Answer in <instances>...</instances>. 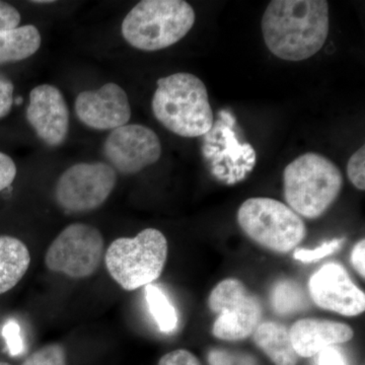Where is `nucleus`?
Segmentation results:
<instances>
[{
  "instance_id": "nucleus-1",
  "label": "nucleus",
  "mask_w": 365,
  "mask_h": 365,
  "mask_svg": "<svg viewBox=\"0 0 365 365\" xmlns=\"http://www.w3.org/2000/svg\"><path fill=\"white\" fill-rule=\"evenodd\" d=\"M330 28L326 0H273L262 19L269 51L287 61H302L325 45Z\"/></svg>"
},
{
  "instance_id": "nucleus-2",
  "label": "nucleus",
  "mask_w": 365,
  "mask_h": 365,
  "mask_svg": "<svg viewBox=\"0 0 365 365\" xmlns=\"http://www.w3.org/2000/svg\"><path fill=\"white\" fill-rule=\"evenodd\" d=\"M151 108L158 121L179 136H203L213 126L207 88L200 78L188 72L158 79Z\"/></svg>"
},
{
  "instance_id": "nucleus-3",
  "label": "nucleus",
  "mask_w": 365,
  "mask_h": 365,
  "mask_svg": "<svg viewBox=\"0 0 365 365\" xmlns=\"http://www.w3.org/2000/svg\"><path fill=\"white\" fill-rule=\"evenodd\" d=\"M283 185L288 207L299 216L316 220L325 215L339 196L343 175L328 158L307 153L285 168Z\"/></svg>"
},
{
  "instance_id": "nucleus-4",
  "label": "nucleus",
  "mask_w": 365,
  "mask_h": 365,
  "mask_svg": "<svg viewBox=\"0 0 365 365\" xmlns=\"http://www.w3.org/2000/svg\"><path fill=\"white\" fill-rule=\"evenodd\" d=\"M195 20L193 7L184 0H143L125 16L122 36L136 49L158 51L181 41Z\"/></svg>"
},
{
  "instance_id": "nucleus-5",
  "label": "nucleus",
  "mask_w": 365,
  "mask_h": 365,
  "mask_svg": "<svg viewBox=\"0 0 365 365\" xmlns=\"http://www.w3.org/2000/svg\"><path fill=\"white\" fill-rule=\"evenodd\" d=\"M167 259V239L155 228L141 230L135 237L115 240L105 255L110 275L127 292L158 279Z\"/></svg>"
},
{
  "instance_id": "nucleus-6",
  "label": "nucleus",
  "mask_w": 365,
  "mask_h": 365,
  "mask_svg": "<svg viewBox=\"0 0 365 365\" xmlns=\"http://www.w3.org/2000/svg\"><path fill=\"white\" fill-rule=\"evenodd\" d=\"M237 222L250 239L276 253H288L307 235L306 225L297 213L265 197L245 201L237 211Z\"/></svg>"
},
{
  "instance_id": "nucleus-7",
  "label": "nucleus",
  "mask_w": 365,
  "mask_h": 365,
  "mask_svg": "<svg viewBox=\"0 0 365 365\" xmlns=\"http://www.w3.org/2000/svg\"><path fill=\"white\" fill-rule=\"evenodd\" d=\"M105 240L97 227L72 223L50 245L45 265L50 271L71 278H86L100 267L104 258Z\"/></svg>"
},
{
  "instance_id": "nucleus-8",
  "label": "nucleus",
  "mask_w": 365,
  "mask_h": 365,
  "mask_svg": "<svg viewBox=\"0 0 365 365\" xmlns=\"http://www.w3.org/2000/svg\"><path fill=\"white\" fill-rule=\"evenodd\" d=\"M208 307L217 316L213 323V335L225 341L246 339L255 332L262 318L258 297L235 278L220 281L213 288Z\"/></svg>"
},
{
  "instance_id": "nucleus-9",
  "label": "nucleus",
  "mask_w": 365,
  "mask_h": 365,
  "mask_svg": "<svg viewBox=\"0 0 365 365\" xmlns=\"http://www.w3.org/2000/svg\"><path fill=\"white\" fill-rule=\"evenodd\" d=\"M116 182V170L109 163H76L60 176L55 198L66 212H88L107 201Z\"/></svg>"
},
{
  "instance_id": "nucleus-10",
  "label": "nucleus",
  "mask_w": 365,
  "mask_h": 365,
  "mask_svg": "<svg viewBox=\"0 0 365 365\" xmlns=\"http://www.w3.org/2000/svg\"><path fill=\"white\" fill-rule=\"evenodd\" d=\"M104 155L113 169L133 175L153 165L162 155V144L155 131L139 124L112 130L106 139Z\"/></svg>"
},
{
  "instance_id": "nucleus-11",
  "label": "nucleus",
  "mask_w": 365,
  "mask_h": 365,
  "mask_svg": "<svg viewBox=\"0 0 365 365\" xmlns=\"http://www.w3.org/2000/svg\"><path fill=\"white\" fill-rule=\"evenodd\" d=\"M309 294L317 306L346 317L365 311V294L340 264L328 263L312 276Z\"/></svg>"
},
{
  "instance_id": "nucleus-12",
  "label": "nucleus",
  "mask_w": 365,
  "mask_h": 365,
  "mask_svg": "<svg viewBox=\"0 0 365 365\" xmlns=\"http://www.w3.org/2000/svg\"><path fill=\"white\" fill-rule=\"evenodd\" d=\"M74 109L78 119L96 130H114L127 125L131 118L126 91L112 83L79 93Z\"/></svg>"
},
{
  "instance_id": "nucleus-13",
  "label": "nucleus",
  "mask_w": 365,
  "mask_h": 365,
  "mask_svg": "<svg viewBox=\"0 0 365 365\" xmlns=\"http://www.w3.org/2000/svg\"><path fill=\"white\" fill-rule=\"evenodd\" d=\"M26 120L37 136L47 145L56 148L67 138L69 111L63 93L51 85H41L30 93Z\"/></svg>"
},
{
  "instance_id": "nucleus-14",
  "label": "nucleus",
  "mask_w": 365,
  "mask_h": 365,
  "mask_svg": "<svg viewBox=\"0 0 365 365\" xmlns=\"http://www.w3.org/2000/svg\"><path fill=\"white\" fill-rule=\"evenodd\" d=\"M295 352L300 357H313L322 350L342 344L354 336L351 327L319 319H302L289 330Z\"/></svg>"
},
{
  "instance_id": "nucleus-15",
  "label": "nucleus",
  "mask_w": 365,
  "mask_h": 365,
  "mask_svg": "<svg viewBox=\"0 0 365 365\" xmlns=\"http://www.w3.org/2000/svg\"><path fill=\"white\" fill-rule=\"evenodd\" d=\"M30 264V252L21 240L0 235V295L20 282Z\"/></svg>"
},
{
  "instance_id": "nucleus-16",
  "label": "nucleus",
  "mask_w": 365,
  "mask_h": 365,
  "mask_svg": "<svg viewBox=\"0 0 365 365\" xmlns=\"http://www.w3.org/2000/svg\"><path fill=\"white\" fill-rule=\"evenodd\" d=\"M254 341L275 365H297L299 355L290 339L289 331L274 322H266L257 327Z\"/></svg>"
},
{
  "instance_id": "nucleus-17",
  "label": "nucleus",
  "mask_w": 365,
  "mask_h": 365,
  "mask_svg": "<svg viewBox=\"0 0 365 365\" xmlns=\"http://www.w3.org/2000/svg\"><path fill=\"white\" fill-rule=\"evenodd\" d=\"M42 38L35 26H18L0 32V64L29 58L39 50Z\"/></svg>"
},
{
  "instance_id": "nucleus-18",
  "label": "nucleus",
  "mask_w": 365,
  "mask_h": 365,
  "mask_svg": "<svg viewBox=\"0 0 365 365\" xmlns=\"http://www.w3.org/2000/svg\"><path fill=\"white\" fill-rule=\"evenodd\" d=\"M271 304L275 313L287 316L307 309V300L304 290L297 282L282 280L274 285Z\"/></svg>"
},
{
  "instance_id": "nucleus-19",
  "label": "nucleus",
  "mask_w": 365,
  "mask_h": 365,
  "mask_svg": "<svg viewBox=\"0 0 365 365\" xmlns=\"http://www.w3.org/2000/svg\"><path fill=\"white\" fill-rule=\"evenodd\" d=\"M145 299L158 329L163 333L173 332L177 328L178 314L162 289L153 284L146 285Z\"/></svg>"
},
{
  "instance_id": "nucleus-20",
  "label": "nucleus",
  "mask_w": 365,
  "mask_h": 365,
  "mask_svg": "<svg viewBox=\"0 0 365 365\" xmlns=\"http://www.w3.org/2000/svg\"><path fill=\"white\" fill-rule=\"evenodd\" d=\"M21 365H67L66 349L58 343L43 346L26 357Z\"/></svg>"
},
{
  "instance_id": "nucleus-21",
  "label": "nucleus",
  "mask_w": 365,
  "mask_h": 365,
  "mask_svg": "<svg viewBox=\"0 0 365 365\" xmlns=\"http://www.w3.org/2000/svg\"><path fill=\"white\" fill-rule=\"evenodd\" d=\"M208 361L210 365H257L251 355L222 349L211 350Z\"/></svg>"
},
{
  "instance_id": "nucleus-22",
  "label": "nucleus",
  "mask_w": 365,
  "mask_h": 365,
  "mask_svg": "<svg viewBox=\"0 0 365 365\" xmlns=\"http://www.w3.org/2000/svg\"><path fill=\"white\" fill-rule=\"evenodd\" d=\"M344 241V239H335L333 241L325 242L314 250H299L294 253V259L304 262V263H312V262L321 260V259L337 252Z\"/></svg>"
},
{
  "instance_id": "nucleus-23",
  "label": "nucleus",
  "mask_w": 365,
  "mask_h": 365,
  "mask_svg": "<svg viewBox=\"0 0 365 365\" xmlns=\"http://www.w3.org/2000/svg\"><path fill=\"white\" fill-rule=\"evenodd\" d=\"M347 176L357 189L365 190V146L353 153L347 163Z\"/></svg>"
},
{
  "instance_id": "nucleus-24",
  "label": "nucleus",
  "mask_w": 365,
  "mask_h": 365,
  "mask_svg": "<svg viewBox=\"0 0 365 365\" xmlns=\"http://www.w3.org/2000/svg\"><path fill=\"white\" fill-rule=\"evenodd\" d=\"M2 336L6 340L7 349L11 356H18L24 352L23 337H21V327L16 321H9L1 331Z\"/></svg>"
},
{
  "instance_id": "nucleus-25",
  "label": "nucleus",
  "mask_w": 365,
  "mask_h": 365,
  "mask_svg": "<svg viewBox=\"0 0 365 365\" xmlns=\"http://www.w3.org/2000/svg\"><path fill=\"white\" fill-rule=\"evenodd\" d=\"M158 365H201L193 353L185 349L174 350L163 355Z\"/></svg>"
},
{
  "instance_id": "nucleus-26",
  "label": "nucleus",
  "mask_w": 365,
  "mask_h": 365,
  "mask_svg": "<svg viewBox=\"0 0 365 365\" xmlns=\"http://www.w3.org/2000/svg\"><path fill=\"white\" fill-rule=\"evenodd\" d=\"M21 23V14L6 2L0 1V32L18 28Z\"/></svg>"
},
{
  "instance_id": "nucleus-27",
  "label": "nucleus",
  "mask_w": 365,
  "mask_h": 365,
  "mask_svg": "<svg viewBox=\"0 0 365 365\" xmlns=\"http://www.w3.org/2000/svg\"><path fill=\"white\" fill-rule=\"evenodd\" d=\"M14 85L9 78L0 73V118L6 117L14 104Z\"/></svg>"
},
{
  "instance_id": "nucleus-28",
  "label": "nucleus",
  "mask_w": 365,
  "mask_h": 365,
  "mask_svg": "<svg viewBox=\"0 0 365 365\" xmlns=\"http://www.w3.org/2000/svg\"><path fill=\"white\" fill-rule=\"evenodd\" d=\"M16 176V165L13 158L0 151V192L11 186Z\"/></svg>"
},
{
  "instance_id": "nucleus-29",
  "label": "nucleus",
  "mask_w": 365,
  "mask_h": 365,
  "mask_svg": "<svg viewBox=\"0 0 365 365\" xmlns=\"http://www.w3.org/2000/svg\"><path fill=\"white\" fill-rule=\"evenodd\" d=\"M318 355L319 365H347L342 353L333 346L322 350Z\"/></svg>"
},
{
  "instance_id": "nucleus-30",
  "label": "nucleus",
  "mask_w": 365,
  "mask_h": 365,
  "mask_svg": "<svg viewBox=\"0 0 365 365\" xmlns=\"http://www.w3.org/2000/svg\"><path fill=\"white\" fill-rule=\"evenodd\" d=\"M351 263L357 273L365 277V241L361 240L355 245L351 254Z\"/></svg>"
},
{
  "instance_id": "nucleus-31",
  "label": "nucleus",
  "mask_w": 365,
  "mask_h": 365,
  "mask_svg": "<svg viewBox=\"0 0 365 365\" xmlns=\"http://www.w3.org/2000/svg\"><path fill=\"white\" fill-rule=\"evenodd\" d=\"M34 4H52V0H47V1H45V0H40V1H37V0H36V1H33Z\"/></svg>"
},
{
  "instance_id": "nucleus-32",
  "label": "nucleus",
  "mask_w": 365,
  "mask_h": 365,
  "mask_svg": "<svg viewBox=\"0 0 365 365\" xmlns=\"http://www.w3.org/2000/svg\"><path fill=\"white\" fill-rule=\"evenodd\" d=\"M21 102H23V98H16V104H21Z\"/></svg>"
},
{
  "instance_id": "nucleus-33",
  "label": "nucleus",
  "mask_w": 365,
  "mask_h": 365,
  "mask_svg": "<svg viewBox=\"0 0 365 365\" xmlns=\"http://www.w3.org/2000/svg\"><path fill=\"white\" fill-rule=\"evenodd\" d=\"M0 365H11V364H6V362H0Z\"/></svg>"
}]
</instances>
